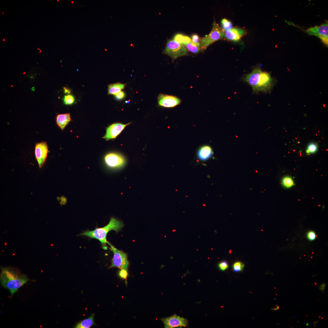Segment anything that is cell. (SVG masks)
Wrapping results in <instances>:
<instances>
[{
	"label": "cell",
	"instance_id": "obj_1",
	"mask_svg": "<svg viewBox=\"0 0 328 328\" xmlns=\"http://www.w3.org/2000/svg\"><path fill=\"white\" fill-rule=\"evenodd\" d=\"M0 275L1 285L8 289L11 296L30 280L28 277L16 269L11 267L2 268Z\"/></svg>",
	"mask_w": 328,
	"mask_h": 328
},
{
	"label": "cell",
	"instance_id": "obj_2",
	"mask_svg": "<svg viewBox=\"0 0 328 328\" xmlns=\"http://www.w3.org/2000/svg\"><path fill=\"white\" fill-rule=\"evenodd\" d=\"M123 222L114 218H111L109 223L105 227L96 228L93 231H87L81 234L80 236H85L98 240L105 250L107 249L106 244L108 243L106 237L108 232L111 230L118 232L124 227Z\"/></svg>",
	"mask_w": 328,
	"mask_h": 328
},
{
	"label": "cell",
	"instance_id": "obj_3",
	"mask_svg": "<svg viewBox=\"0 0 328 328\" xmlns=\"http://www.w3.org/2000/svg\"><path fill=\"white\" fill-rule=\"evenodd\" d=\"M222 40H225L224 31L214 21L210 33L201 39L200 43V48L202 50H206L213 43Z\"/></svg>",
	"mask_w": 328,
	"mask_h": 328
},
{
	"label": "cell",
	"instance_id": "obj_4",
	"mask_svg": "<svg viewBox=\"0 0 328 328\" xmlns=\"http://www.w3.org/2000/svg\"><path fill=\"white\" fill-rule=\"evenodd\" d=\"M164 53L170 56L173 60L188 54V51L184 45L174 40L168 41Z\"/></svg>",
	"mask_w": 328,
	"mask_h": 328
},
{
	"label": "cell",
	"instance_id": "obj_5",
	"mask_svg": "<svg viewBox=\"0 0 328 328\" xmlns=\"http://www.w3.org/2000/svg\"><path fill=\"white\" fill-rule=\"evenodd\" d=\"M108 244L110 245V249L114 254L111 267H117L127 270L129 262L126 253L122 251L118 250L109 243Z\"/></svg>",
	"mask_w": 328,
	"mask_h": 328
},
{
	"label": "cell",
	"instance_id": "obj_6",
	"mask_svg": "<svg viewBox=\"0 0 328 328\" xmlns=\"http://www.w3.org/2000/svg\"><path fill=\"white\" fill-rule=\"evenodd\" d=\"M275 82V80L269 73L262 71L255 93L259 92H270L273 89Z\"/></svg>",
	"mask_w": 328,
	"mask_h": 328
},
{
	"label": "cell",
	"instance_id": "obj_7",
	"mask_svg": "<svg viewBox=\"0 0 328 328\" xmlns=\"http://www.w3.org/2000/svg\"><path fill=\"white\" fill-rule=\"evenodd\" d=\"M106 165L114 169H121L125 165L126 160L122 156L118 154L110 153L107 154L104 158Z\"/></svg>",
	"mask_w": 328,
	"mask_h": 328
},
{
	"label": "cell",
	"instance_id": "obj_8",
	"mask_svg": "<svg viewBox=\"0 0 328 328\" xmlns=\"http://www.w3.org/2000/svg\"><path fill=\"white\" fill-rule=\"evenodd\" d=\"M311 35H314L319 38L327 46L328 45V22L320 26L311 27L305 30Z\"/></svg>",
	"mask_w": 328,
	"mask_h": 328
},
{
	"label": "cell",
	"instance_id": "obj_9",
	"mask_svg": "<svg viewBox=\"0 0 328 328\" xmlns=\"http://www.w3.org/2000/svg\"><path fill=\"white\" fill-rule=\"evenodd\" d=\"M49 147L46 142H42L36 143L35 154L36 158L40 168H41L48 156Z\"/></svg>",
	"mask_w": 328,
	"mask_h": 328
},
{
	"label": "cell",
	"instance_id": "obj_10",
	"mask_svg": "<svg viewBox=\"0 0 328 328\" xmlns=\"http://www.w3.org/2000/svg\"><path fill=\"white\" fill-rule=\"evenodd\" d=\"M130 123L123 124L121 123H115L112 124L107 129L106 133L103 138L106 141L116 138L122 131Z\"/></svg>",
	"mask_w": 328,
	"mask_h": 328
},
{
	"label": "cell",
	"instance_id": "obj_11",
	"mask_svg": "<svg viewBox=\"0 0 328 328\" xmlns=\"http://www.w3.org/2000/svg\"><path fill=\"white\" fill-rule=\"evenodd\" d=\"M166 328L186 327L188 325L187 320L174 314L170 317L162 319Z\"/></svg>",
	"mask_w": 328,
	"mask_h": 328
},
{
	"label": "cell",
	"instance_id": "obj_12",
	"mask_svg": "<svg viewBox=\"0 0 328 328\" xmlns=\"http://www.w3.org/2000/svg\"><path fill=\"white\" fill-rule=\"evenodd\" d=\"M158 102L161 106L172 108L180 104L181 101L176 96L161 94L158 97Z\"/></svg>",
	"mask_w": 328,
	"mask_h": 328
},
{
	"label": "cell",
	"instance_id": "obj_13",
	"mask_svg": "<svg viewBox=\"0 0 328 328\" xmlns=\"http://www.w3.org/2000/svg\"><path fill=\"white\" fill-rule=\"evenodd\" d=\"M261 71L260 67L256 68L251 73L245 75L243 77L244 81L252 87L254 93H255Z\"/></svg>",
	"mask_w": 328,
	"mask_h": 328
},
{
	"label": "cell",
	"instance_id": "obj_14",
	"mask_svg": "<svg viewBox=\"0 0 328 328\" xmlns=\"http://www.w3.org/2000/svg\"><path fill=\"white\" fill-rule=\"evenodd\" d=\"M225 40L229 41H237L246 34V31L244 29L239 28H234L230 30L224 31Z\"/></svg>",
	"mask_w": 328,
	"mask_h": 328
},
{
	"label": "cell",
	"instance_id": "obj_15",
	"mask_svg": "<svg viewBox=\"0 0 328 328\" xmlns=\"http://www.w3.org/2000/svg\"><path fill=\"white\" fill-rule=\"evenodd\" d=\"M213 152L211 147L207 145L202 146L197 152V156L198 159L201 161H206L209 160L213 154Z\"/></svg>",
	"mask_w": 328,
	"mask_h": 328
},
{
	"label": "cell",
	"instance_id": "obj_16",
	"mask_svg": "<svg viewBox=\"0 0 328 328\" xmlns=\"http://www.w3.org/2000/svg\"><path fill=\"white\" fill-rule=\"evenodd\" d=\"M71 120L70 114H59L56 118V124L62 131Z\"/></svg>",
	"mask_w": 328,
	"mask_h": 328
},
{
	"label": "cell",
	"instance_id": "obj_17",
	"mask_svg": "<svg viewBox=\"0 0 328 328\" xmlns=\"http://www.w3.org/2000/svg\"><path fill=\"white\" fill-rule=\"evenodd\" d=\"M94 314H92L88 318L79 322L75 326L76 328H89L95 324Z\"/></svg>",
	"mask_w": 328,
	"mask_h": 328
},
{
	"label": "cell",
	"instance_id": "obj_18",
	"mask_svg": "<svg viewBox=\"0 0 328 328\" xmlns=\"http://www.w3.org/2000/svg\"><path fill=\"white\" fill-rule=\"evenodd\" d=\"M126 85L119 83L111 84L108 86V94L115 95L125 88Z\"/></svg>",
	"mask_w": 328,
	"mask_h": 328
},
{
	"label": "cell",
	"instance_id": "obj_19",
	"mask_svg": "<svg viewBox=\"0 0 328 328\" xmlns=\"http://www.w3.org/2000/svg\"><path fill=\"white\" fill-rule=\"evenodd\" d=\"M173 40L178 43L183 45L189 43L192 41L191 38L189 37L180 33H178L176 35L174 38Z\"/></svg>",
	"mask_w": 328,
	"mask_h": 328
},
{
	"label": "cell",
	"instance_id": "obj_20",
	"mask_svg": "<svg viewBox=\"0 0 328 328\" xmlns=\"http://www.w3.org/2000/svg\"><path fill=\"white\" fill-rule=\"evenodd\" d=\"M222 30L224 31L230 30L233 28L232 22L227 19H223L221 21Z\"/></svg>",
	"mask_w": 328,
	"mask_h": 328
},
{
	"label": "cell",
	"instance_id": "obj_21",
	"mask_svg": "<svg viewBox=\"0 0 328 328\" xmlns=\"http://www.w3.org/2000/svg\"><path fill=\"white\" fill-rule=\"evenodd\" d=\"M186 49L188 50L192 53L194 54H198L200 51V47L196 46L192 44L191 42L183 45Z\"/></svg>",
	"mask_w": 328,
	"mask_h": 328
},
{
	"label": "cell",
	"instance_id": "obj_22",
	"mask_svg": "<svg viewBox=\"0 0 328 328\" xmlns=\"http://www.w3.org/2000/svg\"><path fill=\"white\" fill-rule=\"evenodd\" d=\"M282 182L284 186L287 188H290L294 185L292 178L289 177H285L282 179Z\"/></svg>",
	"mask_w": 328,
	"mask_h": 328
},
{
	"label": "cell",
	"instance_id": "obj_23",
	"mask_svg": "<svg viewBox=\"0 0 328 328\" xmlns=\"http://www.w3.org/2000/svg\"><path fill=\"white\" fill-rule=\"evenodd\" d=\"M245 267L244 264L240 261L235 263L233 265L232 268L234 272H239L242 271Z\"/></svg>",
	"mask_w": 328,
	"mask_h": 328
},
{
	"label": "cell",
	"instance_id": "obj_24",
	"mask_svg": "<svg viewBox=\"0 0 328 328\" xmlns=\"http://www.w3.org/2000/svg\"><path fill=\"white\" fill-rule=\"evenodd\" d=\"M74 97L71 95H68L65 96L64 98V104L66 105H71L74 103Z\"/></svg>",
	"mask_w": 328,
	"mask_h": 328
},
{
	"label": "cell",
	"instance_id": "obj_25",
	"mask_svg": "<svg viewBox=\"0 0 328 328\" xmlns=\"http://www.w3.org/2000/svg\"><path fill=\"white\" fill-rule=\"evenodd\" d=\"M317 145L315 143H311L308 145L306 152L308 154L314 153L317 151Z\"/></svg>",
	"mask_w": 328,
	"mask_h": 328
},
{
	"label": "cell",
	"instance_id": "obj_26",
	"mask_svg": "<svg viewBox=\"0 0 328 328\" xmlns=\"http://www.w3.org/2000/svg\"><path fill=\"white\" fill-rule=\"evenodd\" d=\"M119 276L121 278L126 279L128 276V273L127 269H121L119 272Z\"/></svg>",
	"mask_w": 328,
	"mask_h": 328
},
{
	"label": "cell",
	"instance_id": "obj_27",
	"mask_svg": "<svg viewBox=\"0 0 328 328\" xmlns=\"http://www.w3.org/2000/svg\"><path fill=\"white\" fill-rule=\"evenodd\" d=\"M219 268L222 271L227 270L229 267V265L227 262L223 261L220 263L218 265Z\"/></svg>",
	"mask_w": 328,
	"mask_h": 328
},
{
	"label": "cell",
	"instance_id": "obj_28",
	"mask_svg": "<svg viewBox=\"0 0 328 328\" xmlns=\"http://www.w3.org/2000/svg\"><path fill=\"white\" fill-rule=\"evenodd\" d=\"M308 239L310 241H313L316 238V235L315 232L313 231L309 232L307 234Z\"/></svg>",
	"mask_w": 328,
	"mask_h": 328
},
{
	"label": "cell",
	"instance_id": "obj_29",
	"mask_svg": "<svg viewBox=\"0 0 328 328\" xmlns=\"http://www.w3.org/2000/svg\"><path fill=\"white\" fill-rule=\"evenodd\" d=\"M125 93L122 91H120L115 95L116 98L118 100H120L123 99L125 97Z\"/></svg>",
	"mask_w": 328,
	"mask_h": 328
},
{
	"label": "cell",
	"instance_id": "obj_30",
	"mask_svg": "<svg viewBox=\"0 0 328 328\" xmlns=\"http://www.w3.org/2000/svg\"><path fill=\"white\" fill-rule=\"evenodd\" d=\"M199 37L196 35H194L192 36V41L195 43H199Z\"/></svg>",
	"mask_w": 328,
	"mask_h": 328
},
{
	"label": "cell",
	"instance_id": "obj_31",
	"mask_svg": "<svg viewBox=\"0 0 328 328\" xmlns=\"http://www.w3.org/2000/svg\"><path fill=\"white\" fill-rule=\"evenodd\" d=\"M326 287V284L325 283H323L319 287V289L323 293H324Z\"/></svg>",
	"mask_w": 328,
	"mask_h": 328
},
{
	"label": "cell",
	"instance_id": "obj_32",
	"mask_svg": "<svg viewBox=\"0 0 328 328\" xmlns=\"http://www.w3.org/2000/svg\"><path fill=\"white\" fill-rule=\"evenodd\" d=\"M279 309L280 307H279V305H276L275 306V307L274 308H271V309L274 311L278 310Z\"/></svg>",
	"mask_w": 328,
	"mask_h": 328
},
{
	"label": "cell",
	"instance_id": "obj_33",
	"mask_svg": "<svg viewBox=\"0 0 328 328\" xmlns=\"http://www.w3.org/2000/svg\"><path fill=\"white\" fill-rule=\"evenodd\" d=\"M319 323L318 321H315L313 322L312 323L314 327H316L317 326V324Z\"/></svg>",
	"mask_w": 328,
	"mask_h": 328
},
{
	"label": "cell",
	"instance_id": "obj_34",
	"mask_svg": "<svg viewBox=\"0 0 328 328\" xmlns=\"http://www.w3.org/2000/svg\"><path fill=\"white\" fill-rule=\"evenodd\" d=\"M64 92L65 93H70V91H69V89H68L66 88H64Z\"/></svg>",
	"mask_w": 328,
	"mask_h": 328
},
{
	"label": "cell",
	"instance_id": "obj_35",
	"mask_svg": "<svg viewBox=\"0 0 328 328\" xmlns=\"http://www.w3.org/2000/svg\"><path fill=\"white\" fill-rule=\"evenodd\" d=\"M306 325L307 326H308L309 325V324L308 323H307L306 324Z\"/></svg>",
	"mask_w": 328,
	"mask_h": 328
},
{
	"label": "cell",
	"instance_id": "obj_36",
	"mask_svg": "<svg viewBox=\"0 0 328 328\" xmlns=\"http://www.w3.org/2000/svg\"><path fill=\"white\" fill-rule=\"evenodd\" d=\"M3 41L4 42L5 41H5V40L4 38L3 39Z\"/></svg>",
	"mask_w": 328,
	"mask_h": 328
},
{
	"label": "cell",
	"instance_id": "obj_37",
	"mask_svg": "<svg viewBox=\"0 0 328 328\" xmlns=\"http://www.w3.org/2000/svg\"><path fill=\"white\" fill-rule=\"evenodd\" d=\"M72 4H73V3H74V2H73V1H72Z\"/></svg>",
	"mask_w": 328,
	"mask_h": 328
},
{
	"label": "cell",
	"instance_id": "obj_38",
	"mask_svg": "<svg viewBox=\"0 0 328 328\" xmlns=\"http://www.w3.org/2000/svg\"><path fill=\"white\" fill-rule=\"evenodd\" d=\"M4 12H3V13H2V14H4Z\"/></svg>",
	"mask_w": 328,
	"mask_h": 328
},
{
	"label": "cell",
	"instance_id": "obj_39",
	"mask_svg": "<svg viewBox=\"0 0 328 328\" xmlns=\"http://www.w3.org/2000/svg\"><path fill=\"white\" fill-rule=\"evenodd\" d=\"M37 49H38V50H39V49H38V48H37Z\"/></svg>",
	"mask_w": 328,
	"mask_h": 328
},
{
	"label": "cell",
	"instance_id": "obj_40",
	"mask_svg": "<svg viewBox=\"0 0 328 328\" xmlns=\"http://www.w3.org/2000/svg\"><path fill=\"white\" fill-rule=\"evenodd\" d=\"M58 2H59V0H58Z\"/></svg>",
	"mask_w": 328,
	"mask_h": 328
}]
</instances>
